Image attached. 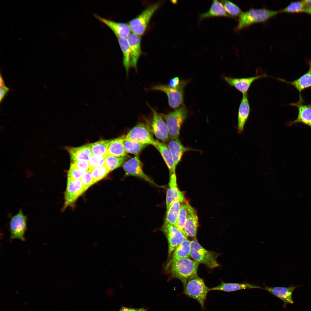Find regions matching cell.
Returning a JSON list of instances; mask_svg holds the SVG:
<instances>
[{"mask_svg":"<svg viewBox=\"0 0 311 311\" xmlns=\"http://www.w3.org/2000/svg\"><path fill=\"white\" fill-rule=\"evenodd\" d=\"M172 276L180 280L183 285L197 276L199 263L189 258L179 259L170 263Z\"/></svg>","mask_w":311,"mask_h":311,"instance_id":"1","label":"cell"},{"mask_svg":"<svg viewBox=\"0 0 311 311\" xmlns=\"http://www.w3.org/2000/svg\"><path fill=\"white\" fill-rule=\"evenodd\" d=\"M279 13V10L251 8L239 16L235 29L239 30L254 23L265 22Z\"/></svg>","mask_w":311,"mask_h":311,"instance_id":"2","label":"cell"},{"mask_svg":"<svg viewBox=\"0 0 311 311\" xmlns=\"http://www.w3.org/2000/svg\"><path fill=\"white\" fill-rule=\"evenodd\" d=\"M183 293L189 297L197 301L202 311L205 310L204 304L210 288L203 280L198 276L188 280L183 285Z\"/></svg>","mask_w":311,"mask_h":311,"instance_id":"3","label":"cell"},{"mask_svg":"<svg viewBox=\"0 0 311 311\" xmlns=\"http://www.w3.org/2000/svg\"><path fill=\"white\" fill-rule=\"evenodd\" d=\"M187 114L186 109L182 107L163 115L170 139H179L181 126L187 118Z\"/></svg>","mask_w":311,"mask_h":311,"instance_id":"4","label":"cell"},{"mask_svg":"<svg viewBox=\"0 0 311 311\" xmlns=\"http://www.w3.org/2000/svg\"><path fill=\"white\" fill-rule=\"evenodd\" d=\"M219 254L207 250L195 239L191 241L190 256L198 263H202L210 269L219 266L217 258Z\"/></svg>","mask_w":311,"mask_h":311,"instance_id":"5","label":"cell"},{"mask_svg":"<svg viewBox=\"0 0 311 311\" xmlns=\"http://www.w3.org/2000/svg\"><path fill=\"white\" fill-rule=\"evenodd\" d=\"M160 6L159 3L150 5L136 18L130 20L128 24L132 33L141 36L143 35L151 17Z\"/></svg>","mask_w":311,"mask_h":311,"instance_id":"6","label":"cell"},{"mask_svg":"<svg viewBox=\"0 0 311 311\" xmlns=\"http://www.w3.org/2000/svg\"><path fill=\"white\" fill-rule=\"evenodd\" d=\"M124 138L127 140L151 145L155 147L156 145V140L154 139L149 129L143 124L140 123L134 126Z\"/></svg>","mask_w":311,"mask_h":311,"instance_id":"7","label":"cell"},{"mask_svg":"<svg viewBox=\"0 0 311 311\" xmlns=\"http://www.w3.org/2000/svg\"><path fill=\"white\" fill-rule=\"evenodd\" d=\"M187 82L183 80L180 86L177 88H172L168 85H159L151 88V90L165 93L168 98L169 106L173 108L179 107L183 102V90Z\"/></svg>","mask_w":311,"mask_h":311,"instance_id":"8","label":"cell"},{"mask_svg":"<svg viewBox=\"0 0 311 311\" xmlns=\"http://www.w3.org/2000/svg\"><path fill=\"white\" fill-rule=\"evenodd\" d=\"M85 191L80 179L67 180L65 193V202L62 210L64 211L68 207L73 206L78 198Z\"/></svg>","mask_w":311,"mask_h":311,"instance_id":"9","label":"cell"},{"mask_svg":"<svg viewBox=\"0 0 311 311\" xmlns=\"http://www.w3.org/2000/svg\"><path fill=\"white\" fill-rule=\"evenodd\" d=\"M162 229L168 240V253L170 256L175 249L187 238L176 227L165 221Z\"/></svg>","mask_w":311,"mask_h":311,"instance_id":"10","label":"cell"},{"mask_svg":"<svg viewBox=\"0 0 311 311\" xmlns=\"http://www.w3.org/2000/svg\"><path fill=\"white\" fill-rule=\"evenodd\" d=\"M26 216L20 209L11 219L10 223L11 239H18L24 241V234L26 229Z\"/></svg>","mask_w":311,"mask_h":311,"instance_id":"11","label":"cell"},{"mask_svg":"<svg viewBox=\"0 0 311 311\" xmlns=\"http://www.w3.org/2000/svg\"><path fill=\"white\" fill-rule=\"evenodd\" d=\"M152 112V117L149 128L151 133L162 142L168 141L169 137L166 125L161 116L150 107Z\"/></svg>","mask_w":311,"mask_h":311,"instance_id":"12","label":"cell"},{"mask_svg":"<svg viewBox=\"0 0 311 311\" xmlns=\"http://www.w3.org/2000/svg\"><path fill=\"white\" fill-rule=\"evenodd\" d=\"M126 174L135 176L156 185L153 181L144 172L142 163L138 155L127 160L123 165Z\"/></svg>","mask_w":311,"mask_h":311,"instance_id":"13","label":"cell"},{"mask_svg":"<svg viewBox=\"0 0 311 311\" xmlns=\"http://www.w3.org/2000/svg\"><path fill=\"white\" fill-rule=\"evenodd\" d=\"M93 15L99 20L109 27L118 38H127L131 33L128 24L116 22L96 14Z\"/></svg>","mask_w":311,"mask_h":311,"instance_id":"14","label":"cell"},{"mask_svg":"<svg viewBox=\"0 0 311 311\" xmlns=\"http://www.w3.org/2000/svg\"><path fill=\"white\" fill-rule=\"evenodd\" d=\"M309 68L308 71L299 78L292 81H288L280 78H277L279 81L291 85L297 90L299 93V98L298 102H304L301 92L304 90L311 87V60L308 62Z\"/></svg>","mask_w":311,"mask_h":311,"instance_id":"15","label":"cell"},{"mask_svg":"<svg viewBox=\"0 0 311 311\" xmlns=\"http://www.w3.org/2000/svg\"><path fill=\"white\" fill-rule=\"evenodd\" d=\"M267 76L263 74L255 76L243 78H236L224 76V80L230 86H233L243 95L247 93L251 86L255 80Z\"/></svg>","mask_w":311,"mask_h":311,"instance_id":"16","label":"cell"},{"mask_svg":"<svg viewBox=\"0 0 311 311\" xmlns=\"http://www.w3.org/2000/svg\"><path fill=\"white\" fill-rule=\"evenodd\" d=\"M304 103L297 102L289 104L297 108L298 114L295 120L289 122L288 126L301 123L308 126L311 128V104H305Z\"/></svg>","mask_w":311,"mask_h":311,"instance_id":"17","label":"cell"},{"mask_svg":"<svg viewBox=\"0 0 311 311\" xmlns=\"http://www.w3.org/2000/svg\"><path fill=\"white\" fill-rule=\"evenodd\" d=\"M299 286H295L293 285L288 287H271L265 286V289L281 300L283 303V307L286 308L287 304L293 303L292 298L293 292Z\"/></svg>","mask_w":311,"mask_h":311,"instance_id":"18","label":"cell"},{"mask_svg":"<svg viewBox=\"0 0 311 311\" xmlns=\"http://www.w3.org/2000/svg\"><path fill=\"white\" fill-rule=\"evenodd\" d=\"M250 108L247 93L243 95L238 114L237 132L241 134L244 131L245 125L248 119Z\"/></svg>","mask_w":311,"mask_h":311,"instance_id":"19","label":"cell"},{"mask_svg":"<svg viewBox=\"0 0 311 311\" xmlns=\"http://www.w3.org/2000/svg\"><path fill=\"white\" fill-rule=\"evenodd\" d=\"M198 218L196 210L189 203L184 230L187 236L196 238L198 227Z\"/></svg>","mask_w":311,"mask_h":311,"instance_id":"20","label":"cell"},{"mask_svg":"<svg viewBox=\"0 0 311 311\" xmlns=\"http://www.w3.org/2000/svg\"><path fill=\"white\" fill-rule=\"evenodd\" d=\"M127 39L131 53V66L136 69L138 60L142 54L141 37V35L132 33Z\"/></svg>","mask_w":311,"mask_h":311,"instance_id":"21","label":"cell"},{"mask_svg":"<svg viewBox=\"0 0 311 311\" xmlns=\"http://www.w3.org/2000/svg\"><path fill=\"white\" fill-rule=\"evenodd\" d=\"M167 145L172 154L175 170L184 153L192 149L183 145L179 139H170Z\"/></svg>","mask_w":311,"mask_h":311,"instance_id":"22","label":"cell"},{"mask_svg":"<svg viewBox=\"0 0 311 311\" xmlns=\"http://www.w3.org/2000/svg\"><path fill=\"white\" fill-rule=\"evenodd\" d=\"M184 196L183 194L179 189L178 187L176 174L173 173L170 176L168 187L166 193L167 210L174 201Z\"/></svg>","mask_w":311,"mask_h":311,"instance_id":"23","label":"cell"},{"mask_svg":"<svg viewBox=\"0 0 311 311\" xmlns=\"http://www.w3.org/2000/svg\"><path fill=\"white\" fill-rule=\"evenodd\" d=\"M67 149L69 153L72 162L81 160L88 161L92 155L91 144L79 147H67Z\"/></svg>","mask_w":311,"mask_h":311,"instance_id":"24","label":"cell"},{"mask_svg":"<svg viewBox=\"0 0 311 311\" xmlns=\"http://www.w3.org/2000/svg\"><path fill=\"white\" fill-rule=\"evenodd\" d=\"M215 17H225L234 18L229 14L221 2L216 0H213L210 8L207 12L199 16L200 20Z\"/></svg>","mask_w":311,"mask_h":311,"instance_id":"25","label":"cell"},{"mask_svg":"<svg viewBox=\"0 0 311 311\" xmlns=\"http://www.w3.org/2000/svg\"><path fill=\"white\" fill-rule=\"evenodd\" d=\"M262 288L259 286L248 283H227L222 282L219 285L210 288V291L230 292L243 289Z\"/></svg>","mask_w":311,"mask_h":311,"instance_id":"26","label":"cell"},{"mask_svg":"<svg viewBox=\"0 0 311 311\" xmlns=\"http://www.w3.org/2000/svg\"><path fill=\"white\" fill-rule=\"evenodd\" d=\"M156 147L159 151L169 170L170 176L173 173H175L174 163L171 153L168 146L163 142L156 140Z\"/></svg>","mask_w":311,"mask_h":311,"instance_id":"27","label":"cell"},{"mask_svg":"<svg viewBox=\"0 0 311 311\" xmlns=\"http://www.w3.org/2000/svg\"><path fill=\"white\" fill-rule=\"evenodd\" d=\"M185 200L184 196L174 201L167 210L165 221L176 226L179 211L183 203Z\"/></svg>","mask_w":311,"mask_h":311,"instance_id":"28","label":"cell"},{"mask_svg":"<svg viewBox=\"0 0 311 311\" xmlns=\"http://www.w3.org/2000/svg\"><path fill=\"white\" fill-rule=\"evenodd\" d=\"M123 139V136H122L110 141L107 149V154L117 157L126 156L127 153L124 147Z\"/></svg>","mask_w":311,"mask_h":311,"instance_id":"29","label":"cell"},{"mask_svg":"<svg viewBox=\"0 0 311 311\" xmlns=\"http://www.w3.org/2000/svg\"><path fill=\"white\" fill-rule=\"evenodd\" d=\"M191 241L185 239L173 251L170 263L179 259L190 256Z\"/></svg>","mask_w":311,"mask_h":311,"instance_id":"30","label":"cell"},{"mask_svg":"<svg viewBox=\"0 0 311 311\" xmlns=\"http://www.w3.org/2000/svg\"><path fill=\"white\" fill-rule=\"evenodd\" d=\"M118 42L123 54V63L128 74L131 66V53L127 38H118Z\"/></svg>","mask_w":311,"mask_h":311,"instance_id":"31","label":"cell"},{"mask_svg":"<svg viewBox=\"0 0 311 311\" xmlns=\"http://www.w3.org/2000/svg\"><path fill=\"white\" fill-rule=\"evenodd\" d=\"M189 203L188 202L185 200L182 204L178 213L176 226L187 238L188 237L185 234L184 228L187 217Z\"/></svg>","mask_w":311,"mask_h":311,"instance_id":"32","label":"cell"},{"mask_svg":"<svg viewBox=\"0 0 311 311\" xmlns=\"http://www.w3.org/2000/svg\"><path fill=\"white\" fill-rule=\"evenodd\" d=\"M123 143L126 152L138 155L148 145L125 139L123 136Z\"/></svg>","mask_w":311,"mask_h":311,"instance_id":"33","label":"cell"},{"mask_svg":"<svg viewBox=\"0 0 311 311\" xmlns=\"http://www.w3.org/2000/svg\"><path fill=\"white\" fill-rule=\"evenodd\" d=\"M127 159L126 156L117 157L107 154L105 157V164L110 172L123 165Z\"/></svg>","mask_w":311,"mask_h":311,"instance_id":"34","label":"cell"},{"mask_svg":"<svg viewBox=\"0 0 311 311\" xmlns=\"http://www.w3.org/2000/svg\"><path fill=\"white\" fill-rule=\"evenodd\" d=\"M110 141L103 140L91 144L92 155L106 157L107 154V149Z\"/></svg>","mask_w":311,"mask_h":311,"instance_id":"35","label":"cell"},{"mask_svg":"<svg viewBox=\"0 0 311 311\" xmlns=\"http://www.w3.org/2000/svg\"><path fill=\"white\" fill-rule=\"evenodd\" d=\"M307 7L303 1L291 2L284 9L279 10V13H298L304 12Z\"/></svg>","mask_w":311,"mask_h":311,"instance_id":"36","label":"cell"},{"mask_svg":"<svg viewBox=\"0 0 311 311\" xmlns=\"http://www.w3.org/2000/svg\"><path fill=\"white\" fill-rule=\"evenodd\" d=\"M221 2L227 13L234 17L239 16L242 12L238 5L230 1L222 0Z\"/></svg>","mask_w":311,"mask_h":311,"instance_id":"37","label":"cell"},{"mask_svg":"<svg viewBox=\"0 0 311 311\" xmlns=\"http://www.w3.org/2000/svg\"><path fill=\"white\" fill-rule=\"evenodd\" d=\"M90 171L95 183L105 177L110 171L105 164L98 168L92 170Z\"/></svg>","mask_w":311,"mask_h":311,"instance_id":"38","label":"cell"},{"mask_svg":"<svg viewBox=\"0 0 311 311\" xmlns=\"http://www.w3.org/2000/svg\"><path fill=\"white\" fill-rule=\"evenodd\" d=\"M105 157L96 155H92L88 161L89 170L90 171L104 164Z\"/></svg>","mask_w":311,"mask_h":311,"instance_id":"39","label":"cell"},{"mask_svg":"<svg viewBox=\"0 0 311 311\" xmlns=\"http://www.w3.org/2000/svg\"><path fill=\"white\" fill-rule=\"evenodd\" d=\"M87 171L78 169L71 165L67 174V180H73L80 179Z\"/></svg>","mask_w":311,"mask_h":311,"instance_id":"40","label":"cell"},{"mask_svg":"<svg viewBox=\"0 0 311 311\" xmlns=\"http://www.w3.org/2000/svg\"><path fill=\"white\" fill-rule=\"evenodd\" d=\"M80 180L85 191L94 184L90 170L87 171L82 176Z\"/></svg>","mask_w":311,"mask_h":311,"instance_id":"41","label":"cell"},{"mask_svg":"<svg viewBox=\"0 0 311 311\" xmlns=\"http://www.w3.org/2000/svg\"><path fill=\"white\" fill-rule=\"evenodd\" d=\"M71 165L80 169L86 171L89 170V163L88 161L81 160L72 162Z\"/></svg>","mask_w":311,"mask_h":311,"instance_id":"42","label":"cell"},{"mask_svg":"<svg viewBox=\"0 0 311 311\" xmlns=\"http://www.w3.org/2000/svg\"><path fill=\"white\" fill-rule=\"evenodd\" d=\"M183 81V80L180 81L178 77H175L170 79L168 85L172 88H177L181 85Z\"/></svg>","mask_w":311,"mask_h":311,"instance_id":"43","label":"cell"},{"mask_svg":"<svg viewBox=\"0 0 311 311\" xmlns=\"http://www.w3.org/2000/svg\"><path fill=\"white\" fill-rule=\"evenodd\" d=\"M10 90V88L6 86L0 87V102L1 103L3 101Z\"/></svg>","mask_w":311,"mask_h":311,"instance_id":"44","label":"cell"},{"mask_svg":"<svg viewBox=\"0 0 311 311\" xmlns=\"http://www.w3.org/2000/svg\"><path fill=\"white\" fill-rule=\"evenodd\" d=\"M119 311H147V310L144 308H132L125 307H122Z\"/></svg>","mask_w":311,"mask_h":311,"instance_id":"45","label":"cell"},{"mask_svg":"<svg viewBox=\"0 0 311 311\" xmlns=\"http://www.w3.org/2000/svg\"><path fill=\"white\" fill-rule=\"evenodd\" d=\"M5 86H6L5 85V82L4 80L3 79L2 75H1V74L0 77V87H2Z\"/></svg>","mask_w":311,"mask_h":311,"instance_id":"46","label":"cell"},{"mask_svg":"<svg viewBox=\"0 0 311 311\" xmlns=\"http://www.w3.org/2000/svg\"><path fill=\"white\" fill-rule=\"evenodd\" d=\"M306 7H311V0H305L303 1Z\"/></svg>","mask_w":311,"mask_h":311,"instance_id":"47","label":"cell"},{"mask_svg":"<svg viewBox=\"0 0 311 311\" xmlns=\"http://www.w3.org/2000/svg\"><path fill=\"white\" fill-rule=\"evenodd\" d=\"M304 12L311 15V7H307L305 10Z\"/></svg>","mask_w":311,"mask_h":311,"instance_id":"48","label":"cell"}]
</instances>
